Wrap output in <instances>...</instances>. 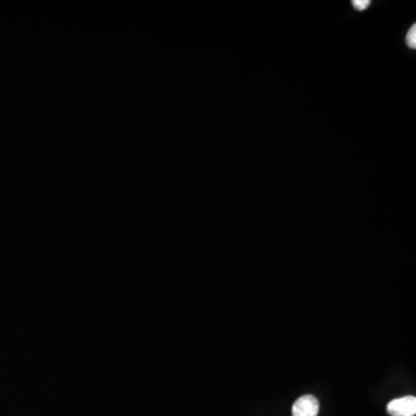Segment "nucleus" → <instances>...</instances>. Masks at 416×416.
Instances as JSON below:
<instances>
[{
    "label": "nucleus",
    "instance_id": "f03ea898",
    "mask_svg": "<svg viewBox=\"0 0 416 416\" xmlns=\"http://www.w3.org/2000/svg\"><path fill=\"white\" fill-rule=\"evenodd\" d=\"M319 402L311 395H305L296 400L292 406V416H317Z\"/></svg>",
    "mask_w": 416,
    "mask_h": 416
},
{
    "label": "nucleus",
    "instance_id": "20e7f679",
    "mask_svg": "<svg viewBox=\"0 0 416 416\" xmlns=\"http://www.w3.org/2000/svg\"><path fill=\"white\" fill-rule=\"evenodd\" d=\"M351 4L354 6L355 10L362 12L369 8V5L371 4L370 0H354L351 1Z\"/></svg>",
    "mask_w": 416,
    "mask_h": 416
},
{
    "label": "nucleus",
    "instance_id": "f257e3e1",
    "mask_svg": "<svg viewBox=\"0 0 416 416\" xmlns=\"http://www.w3.org/2000/svg\"><path fill=\"white\" fill-rule=\"evenodd\" d=\"M387 413L391 416H415V397L407 395V397L391 400L387 405Z\"/></svg>",
    "mask_w": 416,
    "mask_h": 416
},
{
    "label": "nucleus",
    "instance_id": "7ed1b4c3",
    "mask_svg": "<svg viewBox=\"0 0 416 416\" xmlns=\"http://www.w3.org/2000/svg\"><path fill=\"white\" fill-rule=\"evenodd\" d=\"M406 43L408 48L415 50L416 49V25H413L412 28L408 30L407 36H406Z\"/></svg>",
    "mask_w": 416,
    "mask_h": 416
}]
</instances>
